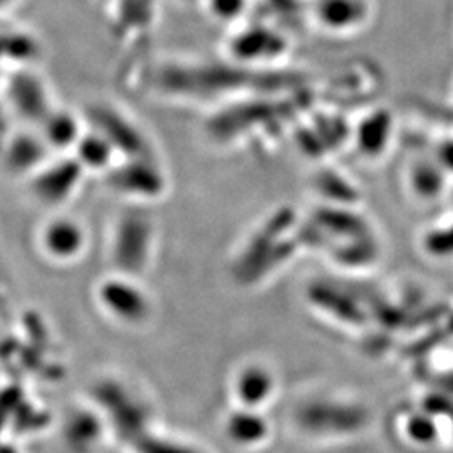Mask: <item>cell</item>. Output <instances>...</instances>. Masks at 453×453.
Instances as JSON below:
<instances>
[{
  "label": "cell",
  "instance_id": "6da1fadb",
  "mask_svg": "<svg viewBox=\"0 0 453 453\" xmlns=\"http://www.w3.org/2000/svg\"><path fill=\"white\" fill-rule=\"evenodd\" d=\"M86 239V230L78 220L59 215L39 226L37 247L46 259L67 264L81 256Z\"/></svg>",
  "mask_w": 453,
  "mask_h": 453
},
{
  "label": "cell",
  "instance_id": "7a4b0ae2",
  "mask_svg": "<svg viewBox=\"0 0 453 453\" xmlns=\"http://www.w3.org/2000/svg\"><path fill=\"white\" fill-rule=\"evenodd\" d=\"M97 299L103 308H106L108 312L119 319L133 321L145 314L143 294H140L131 284L123 280H104L99 286Z\"/></svg>",
  "mask_w": 453,
  "mask_h": 453
},
{
  "label": "cell",
  "instance_id": "3957f363",
  "mask_svg": "<svg viewBox=\"0 0 453 453\" xmlns=\"http://www.w3.org/2000/svg\"><path fill=\"white\" fill-rule=\"evenodd\" d=\"M74 185V175L61 177V168H58L49 172V175H39L34 183V192L44 205H61L65 203V198L73 194Z\"/></svg>",
  "mask_w": 453,
  "mask_h": 453
},
{
  "label": "cell",
  "instance_id": "277c9868",
  "mask_svg": "<svg viewBox=\"0 0 453 453\" xmlns=\"http://www.w3.org/2000/svg\"><path fill=\"white\" fill-rule=\"evenodd\" d=\"M273 380L264 370L250 368L241 374L239 395L247 405H257L273 391Z\"/></svg>",
  "mask_w": 453,
  "mask_h": 453
},
{
  "label": "cell",
  "instance_id": "5b68a950",
  "mask_svg": "<svg viewBox=\"0 0 453 453\" xmlns=\"http://www.w3.org/2000/svg\"><path fill=\"white\" fill-rule=\"evenodd\" d=\"M110 148L106 143H101V140H86L84 143L80 145V157L82 163L93 166V168H101L108 163V155H110Z\"/></svg>",
  "mask_w": 453,
  "mask_h": 453
}]
</instances>
